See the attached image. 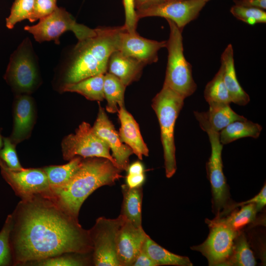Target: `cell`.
Masks as SVG:
<instances>
[{
    "mask_svg": "<svg viewBox=\"0 0 266 266\" xmlns=\"http://www.w3.org/2000/svg\"><path fill=\"white\" fill-rule=\"evenodd\" d=\"M22 205L10 242L15 262L93 250L89 231L82 228L77 219L44 201L30 200Z\"/></svg>",
    "mask_w": 266,
    "mask_h": 266,
    "instance_id": "obj_1",
    "label": "cell"
},
{
    "mask_svg": "<svg viewBox=\"0 0 266 266\" xmlns=\"http://www.w3.org/2000/svg\"><path fill=\"white\" fill-rule=\"evenodd\" d=\"M121 171L107 159L84 158L69 181L50 190L60 208L77 219L80 207L87 197L101 186L114 184L116 180L123 177Z\"/></svg>",
    "mask_w": 266,
    "mask_h": 266,
    "instance_id": "obj_2",
    "label": "cell"
},
{
    "mask_svg": "<svg viewBox=\"0 0 266 266\" xmlns=\"http://www.w3.org/2000/svg\"><path fill=\"white\" fill-rule=\"evenodd\" d=\"M125 29L124 26L98 27L95 29V36L78 41L71 54L65 84L106 73L109 57L118 50L121 35Z\"/></svg>",
    "mask_w": 266,
    "mask_h": 266,
    "instance_id": "obj_3",
    "label": "cell"
},
{
    "mask_svg": "<svg viewBox=\"0 0 266 266\" xmlns=\"http://www.w3.org/2000/svg\"><path fill=\"white\" fill-rule=\"evenodd\" d=\"M185 99L165 86L152 100V107L157 116L164 150L166 175L172 177L176 170L174 130L176 120Z\"/></svg>",
    "mask_w": 266,
    "mask_h": 266,
    "instance_id": "obj_4",
    "label": "cell"
},
{
    "mask_svg": "<svg viewBox=\"0 0 266 266\" xmlns=\"http://www.w3.org/2000/svg\"><path fill=\"white\" fill-rule=\"evenodd\" d=\"M166 20L169 35L166 41L167 63L163 85L186 99L195 93L197 85L192 75V66L184 55L182 31L173 22Z\"/></svg>",
    "mask_w": 266,
    "mask_h": 266,
    "instance_id": "obj_5",
    "label": "cell"
},
{
    "mask_svg": "<svg viewBox=\"0 0 266 266\" xmlns=\"http://www.w3.org/2000/svg\"><path fill=\"white\" fill-rule=\"evenodd\" d=\"M24 29L32 33L37 42L54 40L58 44L60 43V36L68 31H72L78 41L96 35L95 29L77 23L66 9L58 7L49 15L40 19L37 24L26 26Z\"/></svg>",
    "mask_w": 266,
    "mask_h": 266,
    "instance_id": "obj_6",
    "label": "cell"
},
{
    "mask_svg": "<svg viewBox=\"0 0 266 266\" xmlns=\"http://www.w3.org/2000/svg\"><path fill=\"white\" fill-rule=\"evenodd\" d=\"M126 219L121 214L116 218L101 217L89 231L96 266H120L116 255L117 233Z\"/></svg>",
    "mask_w": 266,
    "mask_h": 266,
    "instance_id": "obj_7",
    "label": "cell"
},
{
    "mask_svg": "<svg viewBox=\"0 0 266 266\" xmlns=\"http://www.w3.org/2000/svg\"><path fill=\"white\" fill-rule=\"evenodd\" d=\"M61 147L66 160H70L76 156L84 158L100 157L109 160L118 167L108 144L93 132L92 126L87 122H82L74 133L65 137Z\"/></svg>",
    "mask_w": 266,
    "mask_h": 266,
    "instance_id": "obj_8",
    "label": "cell"
},
{
    "mask_svg": "<svg viewBox=\"0 0 266 266\" xmlns=\"http://www.w3.org/2000/svg\"><path fill=\"white\" fill-rule=\"evenodd\" d=\"M4 77L20 92L29 93L36 87L38 80L37 62L28 39L11 56Z\"/></svg>",
    "mask_w": 266,
    "mask_h": 266,
    "instance_id": "obj_9",
    "label": "cell"
},
{
    "mask_svg": "<svg viewBox=\"0 0 266 266\" xmlns=\"http://www.w3.org/2000/svg\"><path fill=\"white\" fill-rule=\"evenodd\" d=\"M210 0H166L136 11L138 20L158 16L173 22L182 31L196 19L206 3Z\"/></svg>",
    "mask_w": 266,
    "mask_h": 266,
    "instance_id": "obj_10",
    "label": "cell"
},
{
    "mask_svg": "<svg viewBox=\"0 0 266 266\" xmlns=\"http://www.w3.org/2000/svg\"><path fill=\"white\" fill-rule=\"evenodd\" d=\"M206 223L210 228L207 238L191 249L200 252L207 259L209 266H224L232 254L235 239L240 232L209 220Z\"/></svg>",
    "mask_w": 266,
    "mask_h": 266,
    "instance_id": "obj_11",
    "label": "cell"
},
{
    "mask_svg": "<svg viewBox=\"0 0 266 266\" xmlns=\"http://www.w3.org/2000/svg\"><path fill=\"white\" fill-rule=\"evenodd\" d=\"M211 145V155L207 164L208 176L211 184L213 205L217 215L228 205L230 200L228 186L223 170L222 151L223 145L219 140V133L206 132Z\"/></svg>",
    "mask_w": 266,
    "mask_h": 266,
    "instance_id": "obj_12",
    "label": "cell"
},
{
    "mask_svg": "<svg viewBox=\"0 0 266 266\" xmlns=\"http://www.w3.org/2000/svg\"><path fill=\"white\" fill-rule=\"evenodd\" d=\"M0 166L2 177L18 195L30 197L50 189L47 176L43 169L11 170L0 160Z\"/></svg>",
    "mask_w": 266,
    "mask_h": 266,
    "instance_id": "obj_13",
    "label": "cell"
},
{
    "mask_svg": "<svg viewBox=\"0 0 266 266\" xmlns=\"http://www.w3.org/2000/svg\"><path fill=\"white\" fill-rule=\"evenodd\" d=\"M92 127L93 132L104 140L112 151V157L121 170H127L132 149L121 140L118 132L108 118L104 109L99 103L97 119Z\"/></svg>",
    "mask_w": 266,
    "mask_h": 266,
    "instance_id": "obj_14",
    "label": "cell"
},
{
    "mask_svg": "<svg viewBox=\"0 0 266 266\" xmlns=\"http://www.w3.org/2000/svg\"><path fill=\"white\" fill-rule=\"evenodd\" d=\"M166 41L147 39L140 36L137 32L131 33L125 29L121 35L118 51L146 65L157 62L159 51L166 47Z\"/></svg>",
    "mask_w": 266,
    "mask_h": 266,
    "instance_id": "obj_15",
    "label": "cell"
},
{
    "mask_svg": "<svg viewBox=\"0 0 266 266\" xmlns=\"http://www.w3.org/2000/svg\"><path fill=\"white\" fill-rule=\"evenodd\" d=\"M148 235L142 227L136 228L125 220L116 236V255L120 266H132L141 251Z\"/></svg>",
    "mask_w": 266,
    "mask_h": 266,
    "instance_id": "obj_16",
    "label": "cell"
},
{
    "mask_svg": "<svg viewBox=\"0 0 266 266\" xmlns=\"http://www.w3.org/2000/svg\"><path fill=\"white\" fill-rule=\"evenodd\" d=\"M209 108L206 112L194 111V115L201 129L205 132L219 133L231 123L246 118L234 112L230 104L219 102L208 103Z\"/></svg>",
    "mask_w": 266,
    "mask_h": 266,
    "instance_id": "obj_17",
    "label": "cell"
},
{
    "mask_svg": "<svg viewBox=\"0 0 266 266\" xmlns=\"http://www.w3.org/2000/svg\"><path fill=\"white\" fill-rule=\"evenodd\" d=\"M118 116L121 126L118 133L122 142L129 146L140 159L148 156L149 149L141 134L138 124L126 109L125 104L119 105Z\"/></svg>",
    "mask_w": 266,
    "mask_h": 266,
    "instance_id": "obj_18",
    "label": "cell"
},
{
    "mask_svg": "<svg viewBox=\"0 0 266 266\" xmlns=\"http://www.w3.org/2000/svg\"><path fill=\"white\" fill-rule=\"evenodd\" d=\"M34 121V109L32 99L26 95L18 97L14 108V124L10 137L16 144L28 137Z\"/></svg>",
    "mask_w": 266,
    "mask_h": 266,
    "instance_id": "obj_19",
    "label": "cell"
},
{
    "mask_svg": "<svg viewBox=\"0 0 266 266\" xmlns=\"http://www.w3.org/2000/svg\"><path fill=\"white\" fill-rule=\"evenodd\" d=\"M220 59L223 80L231 101L241 106L247 104L250 100V97L237 80L234 67L233 49L231 44H229L225 48Z\"/></svg>",
    "mask_w": 266,
    "mask_h": 266,
    "instance_id": "obj_20",
    "label": "cell"
},
{
    "mask_svg": "<svg viewBox=\"0 0 266 266\" xmlns=\"http://www.w3.org/2000/svg\"><path fill=\"white\" fill-rule=\"evenodd\" d=\"M145 66L144 63L117 50L109 57L107 70L127 87L139 78Z\"/></svg>",
    "mask_w": 266,
    "mask_h": 266,
    "instance_id": "obj_21",
    "label": "cell"
},
{
    "mask_svg": "<svg viewBox=\"0 0 266 266\" xmlns=\"http://www.w3.org/2000/svg\"><path fill=\"white\" fill-rule=\"evenodd\" d=\"M121 188L123 200L120 214L134 227H142V186L130 188L126 184H123Z\"/></svg>",
    "mask_w": 266,
    "mask_h": 266,
    "instance_id": "obj_22",
    "label": "cell"
},
{
    "mask_svg": "<svg viewBox=\"0 0 266 266\" xmlns=\"http://www.w3.org/2000/svg\"><path fill=\"white\" fill-rule=\"evenodd\" d=\"M262 127L258 123L243 120L234 121L219 132V140L223 145L230 143L238 139L251 137L257 138L260 136Z\"/></svg>",
    "mask_w": 266,
    "mask_h": 266,
    "instance_id": "obj_23",
    "label": "cell"
},
{
    "mask_svg": "<svg viewBox=\"0 0 266 266\" xmlns=\"http://www.w3.org/2000/svg\"><path fill=\"white\" fill-rule=\"evenodd\" d=\"M143 250L158 266H192L193 264L187 257L172 253L159 245L149 235L142 247Z\"/></svg>",
    "mask_w": 266,
    "mask_h": 266,
    "instance_id": "obj_24",
    "label": "cell"
},
{
    "mask_svg": "<svg viewBox=\"0 0 266 266\" xmlns=\"http://www.w3.org/2000/svg\"><path fill=\"white\" fill-rule=\"evenodd\" d=\"M104 74L88 77L74 83L65 84L61 88L63 92H76L90 100L102 101L104 99Z\"/></svg>",
    "mask_w": 266,
    "mask_h": 266,
    "instance_id": "obj_25",
    "label": "cell"
},
{
    "mask_svg": "<svg viewBox=\"0 0 266 266\" xmlns=\"http://www.w3.org/2000/svg\"><path fill=\"white\" fill-rule=\"evenodd\" d=\"M126 86L115 76L110 73L104 74L103 94L107 101L106 110L111 113L118 112L119 105L124 104Z\"/></svg>",
    "mask_w": 266,
    "mask_h": 266,
    "instance_id": "obj_26",
    "label": "cell"
},
{
    "mask_svg": "<svg viewBox=\"0 0 266 266\" xmlns=\"http://www.w3.org/2000/svg\"><path fill=\"white\" fill-rule=\"evenodd\" d=\"M258 210L255 204L250 203L241 206L239 210L226 217H216L210 222L224 225L232 230L240 232L241 229L253 222Z\"/></svg>",
    "mask_w": 266,
    "mask_h": 266,
    "instance_id": "obj_27",
    "label": "cell"
},
{
    "mask_svg": "<svg viewBox=\"0 0 266 266\" xmlns=\"http://www.w3.org/2000/svg\"><path fill=\"white\" fill-rule=\"evenodd\" d=\"M82 159L81 157H75L65 165L51 166L43 168L50 188L61 186L69 181L77 170Z\"/></svg>",
    "mask_w": 266,
    "mask_h": 266,
    "instance_id": "obj_28",
    "label": "cell"
},
{
    "mask_svg": "<svg viewBox=\"0 0 266 266\" xmlns=\"http://www.w3.org/2000/svg\"><path fill=\"white\" fill-rule=\"evenodd\" d=\"M256 262L244 234L236 237L232 254L224 266H254Z\"/></svg>",
    "mask_w": 266,
    "mask_h": 266,
    "instance_id": "obj_29",
    "label": "cell"
},
{
    "mask_svg": "<svg viewBox=\"0 0 266 266\" xmlns=\"http://www.w3.org/2000/svg\"><path fill=\"white\" fill-rule=\"evenodd\" d=\"M204 97L208 103L219 102L230 104L231 100L223 78V71L220 66L213 79L205 86Z\"/></svg>",
    "mask_w": 266,
    "mask_h": 266,
    "instance_id": "obj_30",
    "label": "cell"
},
{
    "mask_svg": "<svg viewBox=\"0 0 266 266\" xmlns=\"http://www.w3.org/2000/svg\"><path fill=\"white\" fill-rule=\"evenodd\" d=\"M35 0H15L11 8L9 16L6 19V26L12 29L22 20L29 19L33 9Z\"/></svg>",
    "mask_w": 266,
    "mask_h": 266,
    "instance_id": "obj_31",
    "label": "cell"
},
{
    "mask_svg": "<svg viewBox=\"0 0 266 266\" xmlns=\"http://www.w3.org/2000/svg\"><path fill=\"white\" fill-rule=\"evenodd\" d=\"M230 12L236 19L251 25L266 22V12L261 9L235 4Z\"/></svg>",
    "mask_w": 266,
    "mask_h": 266,
    "instance_id": "obj_32",
    "label": "cell"
},
{
    "mask_svg": "<svg viewBox=\"0 0 266 266\" xmlns=\"http://www.w3.org/2000/svg\"><path fill=\"white\" fill-rule=\"evenodd\" d=\"M13 222V216L8 215L0 232V266H7L10 263L11 252L9 238Z\"/></svg>",
    "mask_w": 266,
    "mask_h": 266,
    "instance_id": "obj_33",
    "label": "cell"
},
{
    "mask_svg": "<svg viewBox=\"0 0 266 266\" xmlns=\"http://www.w3.org/2000/svg\"><path fill=\"white\" fill-rule=\"evenodd\" d=\"M3 147L0 149V160L11 170H20L24 169L21 166L15 149V144L10 138H3Z\"/></svg>",
    "mask_w": 266,
    "mask_h": 266,
    "instance_id": "obj_34",
    "label": "cell"
},
{
    "mask_svg": "<svg viewBox=\"0 0 266 266\" xmlns=\"http://www.w3.org/2000/svg\"><path fill=\"white\" fill-rule=\"evenodd\" d=\"M57 0H35L33 12L29 20L35 22L52 13L56 8Z\"/></svg>",
    "mask_w": 266,
    "mask_h": 266,
    "instance_id": "obj_35",
    "label": "cell"
},
{
    "mask_svg": "<svg viewBox=\"0 0 266 266\" xmlns=\"http://www.w3.org/2000/svg\"><path fill=\"white\" fill-rule=\"evenodd\" d=\"M125 21L124 25L126 30L129 33H136V30L138 22L135 7L134 0H123Z\"/></svg>",
    "mask_w": 266,
    "mask_h": 266,
    "instance_id": "obj_36",
    "label": "cell"
},
{
    "mask_svg": "<svg viewBox=\"0 0 266 266\" xmlns=\"http://www.w3.org/2000/svg\"><path fill=\"white\" fill-rule=\"evenodd\" d=\"M253 203L255 204L258 211H260L266 204V184L262 188L261 191L253 198L245 201L240 203H236L232 205H229L222 211H221L217 217H221L235 209L237 207L241 206L246 204Z\"/></svg>",
    "mask_w": 266,
    "mask_h": 266,
    "instance_id": "obj_37",
    "label": "cell"
},
{
    "mask_svg": "<svg viewBox=\"0 0 266 266\" xmlns=\"http://www.w3.org/2000/svg\"><path fill=\"white\" fill-rule=\"evenodd\" d=\"M37 264L44 266H80L84 265V263L73 257L58 256L38 261Z\"/></svg>",
    "mask_w": 266,
    "mask_h": 266,
    "instance_id": "obj_38",
    "label": "cell"
},
{
    "mask_svg": "<svg viewBox=\"0 0 266 266\" xmlns=\"http://www.w3.org/2000/svg\"><path fill=\"white\" fill-rule=\"evenodd\" d=\"M132 266H157V265L142 248L135 258Z\"/></svg>",
    "mask_w": 266,
    "mask_h": 266,
    "instance_id": "obj_39",
    "label": "cell"
},
{
    "mask_svg": "<svg viewBox=\"0 0 266 266\" xmlns=\"http://www.w3.org/2000/svg\"><path fill=\"white\" fill-rule=\"evenodd\" d=\"M144 173L138 174H128L126 176V185L130 188L141 187L145 181Z\"/></svg>",
    "mask_w": 266,
    "mask_h": 266,
    "instance_id": "obj_40",
    "label": "cell"
},
{
    "mask_svg": "<svg viewBox=\"0 0 266 266\" xmlns=\"http://www.w3.org/2000/svg\"><path fill=\"white\" fill-rule=\"evenodd\" d=\"M235 5L254 7L263 10L266 8V0H234Z\"/></svg>",
    "mask_w": 266,
    "mask_h": 266,
    "instance_id": "obj_41",
    "label": "cell"
},
{
    "mask_svg": "<svg viewBox=\"0 0 266 266\" xmlns=\"http://www.w3.org/2000/svg\"><path fill=\"white\" fill-rule=\"evenodd\" d=\"M135 10L141 9L163 2L165 0H134Z\"/></svg>",
    "mask_w": 266,
    "mask_h": 266,
    "instance_id": "obj_42",
    "label": "cell"
},
{
    "mask_svg": "<svg viewBox=\"0 0 266 266\" xmlns=\"http://www.w3.org/2000/svg\"><path fill=\"white\" fill-rule=\"evenodd\" d=\"M127 171H128V174H141L144 173V167L141 162L136 161L131 165H129Z\"/></svg>",
    "mask_w": 266,
    "mask_h": 266,
    "instance_id": "obj_43",
    "label": "cell"
},
{
    "mask_svg": "<svg viewBox=\"0 0 266 266\" xmlns=\"http://www.w3.org/2000/svg\"><path fill=\"white\" fill-rule=\"evenodd\" d=\"M2 137L1 136V134L0 133V149L1 148V147L3 146L2 143Z\"/></svg>",
    "mask_w": 266,
    "mask_h": 266,
    "instance_id": "obj_44",
    "label": "cell"
},
{
    "mask_svg": "<svg viewBox=\"0 0 266 266\" xmlns=\"http://www.w3.org/2000/svg\"><path fill=\"white\" fill-rule=\"evenodd\" d=\"M166 0H165V1H166Z\"/></svg>",
    "mask_w": 266,
    "mask_h": 266,
    "instance_id": "obj_45",
    "label": "cell"
}]
</instances>
